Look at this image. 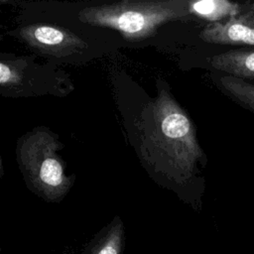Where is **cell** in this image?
I'll return each instance as SVG.
<instances>
[{"label": "cell", "mask_w": 254, "mask_h": 254, "mask_svg": "<svg viewBox=\"0 0 254 254\" xmlns=\"http://www.w3.org/2000/svg\"><path fill=\"white\" fill-rule=\"evenodd\" d=\"M190 16L185 0H123L92 5L77 13L80 22L115 30L127 41H142L153 36L165 23Z\"/></svg>", "instance_id": "cell-3"}, {"label": "cell", "mask_w": 254, "mask_h": 254, "mask_svg": "<svg viewBox=\"0 0 254 254\" xmlns=\"http://www.w3.org/2000/svg\"><path fill=\"white\" fill-rule=\"evenodd\" d=\"M221 87L239 104L254 112V84L230 75L219 77Z\"/></svg>", "instance_id": "cell-10"}, {"label": "cell", "mask_w": 254, "mask_h": 254, "mask_svg": "<svg viewBox=\"0 0 254 254\" xmlns=\"http://www.w3.org/2000/svg\"><path fill=\"white\" fill-rule=\"evenodd\" d=\"M59 136L47 127H36L17 143L16 157L27 187L48 202H60L74 183L60 155Z\"/></svg>", "instance_id": "cell-2"}, {"label": "cell", "mask_w": 254, "mask_h": 254, "mask_svg": "<svg viewBox=\"0 0 254 254\" xmlns=\"http://www.w3.org/2000/svg\"><path fill=\"white\" fill-rule=\"evenodd\" d=\"M199 38L210 44L254 46V2H247L244 10L234 17L208 23Z\"/></svg>", "instance_id": "cell-6"}, {"label": "cell", "mask_w": 254, "mask_h": 254, "mask_svg": "<svg viewBox=\"0 0 254 254\" xmlns=\"http://www.w3.org/2000/svg\"><path fill=\"white\" fill-rule=\"evenodd\" d=\"M74 86L67 72L35 56L0 53V94L6 97L65 96Z\"/></svg>", "instance_id": "cell-4"}, {"label": "cell", "mask_w": 254, "mask_h": 254, "mask_svg": "<svg viewBox=\"0 0 254 254\" xmlns=\"http://www.w3.org/2000/svg\"><path fill=\"white\" fill-rule=\"evenodd\" d=\"M208 64L217 70L240 79L254 78V50H231L210 57Z\"/></svg>", "instance_id": "cell-8"}, {"label": "cell", "mask_w": 254, "mask_h": 254, "mask_svg": "<svg viewBox=\"0 0 254 254\" xmlns=\"http://www.w3.org/2000/svg\"><path fill=\"white\" fill-rule=\"evenodd\" d=\"M2 175H3V164L0 159V177H2Z\"/></svg>", "instance_id": "cell-11"}, {"label": "cell", "mask_w": 254, "mask_h": 254, "mask_svg": "<svg viewBox=\"0 0 254 254\" xmlns=\"http://www.w3.org/2000/svg\"><path fill=\"white\" fill-rule=\"evenodd\" d=\"M0 252H1V244H0Z\"/></svg>", "instance_id": "cell-13"}, {"label": "cell", "mask_w": 254, "mask_h": 254, "mask_svg": "<svg viewBox=\"0 0 254 254\" xmlns=\"http://www.w3.org/2000/svg\"><path fill=\"white\" fill-rule=\"evenodd\" d=\"M245 5L246 3L227 0H198L188 1V10L190 15H195L209 23H216L238 15L244 10Z\"/></svg>", "instance_id": "cell-9"}, {"label": "cell", "mask_w": 254, "mask_h": 254, "mask_svg": "<svg viewBox=\"0 0 254 254\" xmlns=\"http://www.w3.org/2000/svg\"><path fill=\"white\" fill-rule=\"evenodd\" d=\"M7 2H8V1H1V0H0V3H7Z\"/></svg>", "instance_id": "cell-12"}, {"label": "cell", "mask_w": 254, "mask_h": 254, "mask_svg": "<svg viewBox=\"0 0 254 254\" xmlns=\"http://www.w3.org/2000/svg\"><path fill=\"white\" fill-rule=\"evenodd\" d=\"M9 35L37 54L55 59L67 60L82 56L88 49V44L77 34L54 24H29L9 32Z\"/></svg>", "instance_id": "cell-5"}, {"label": "cell", "mask_w": 254, "mask_h": 254, "mask_svg": "<svg viewBox=\"0 0 254 254\" xmlns=\"http://www.w3.org/2000/svg\"><path fill=\"white\" fill-rule=\"evenodd\" d=\"M125 241L124 223L116 215L92 237L79 254H124Z\"/></svg>", "instance_id": "cell-7"}, {"label": "cell", "mask_w": 254, "mask_h": 254, "mask_svg": "<svg viewBox=\"0 0 254 254\" xmlns=\"http://www.w3.org/2000/svg\"><path fill=\"white\" fill-rule=\"evenodd\" d=\"M140 149L145 161L159 174L179 185L193 175L203 156L194 125L166 87L142 111Z\"/></svg>", "instance_id": "cell-1"}]
</instances>
